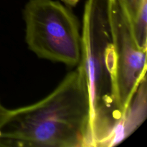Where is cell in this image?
Returning <instances> with one entry per match:
<instances>
[{"label": "cell", "mask_w": 147, "mask_h": 147, "mask_svg": "<svg viewBox=\"0 0 147 147\" xmlns=\"http://www.w3.org/2000/svg\"><path fill=\"white\" fill-rule=\"evenodd\" d=\"M146 78L145 77L134 94L123 119L113 133L109 146L120 144L142 124L146 119Z\"/></svg>", "instance_id": "5b68a950"}, {"label": "cell", "mask_w": 147, "mask_h": 147, "mask_svg": "<svg viewBox=\"0 0 147 147\" xmlns=\"http://www.w3.org/2000/svg\"><path fill=\"white\" fill-rule=\"evenodd\" d=\"M60 1L68 7H73L77 5L80 0H60Z\"/></svg>", "instance_id": "9c48e42d"}, {"label": "cell", "mask_w": 147, "mask_h": 147, "mask_svg": "<svg viewBox=\"0 0 147 147\" xmlns=\"http://www.w3.org/2000/svg\"><path fill=\"white\" fill-rule=\"evenodd\" d=\"M109 0H86L79 65L90 104L88 147H109L121 121L116 99V55L109 20Z\"/></svg>", "instance_id": "7a4b0ae2"}, {"label": "cell", "mask_w": 147, "mask_h": 147, "mask_svg": "<svg viewBox=\"0 0 147 147\" xmlns=\"http://www.w3.org/2000/svg\"><path fill=\"white\" fill-rule=\"evenodd\" d=\"M90 104L78 65L48 96L10 109L0 129V146L88 147Z\"/></svg>", "instance_id": "6da1fadb"}, {"label": "cell", "mask_w": 147, "mask_h": 147, "mask_svg": "<svg viewBox=\"0 0 147 147\" xmlns=\"http://www.w3.org/2000/svg\"><path fill=\"white\" fill-rule=\"evenodd\" d=\"M25 42L41 59L74 67L81 55V25L67 6L56 0H29L23 9Z\"/></svg>", "instance_id": "3957f363"}, {"label": "cell", "mask_w": 147, "mask_h": 147, "mask_svg": "<svg viewBox=\"0 0 147 147\" xmlns=\"http://www.w3.org/2000/svg\"><path fill=\"white\" fill-rule=\"evenodd\" d=\"M121 1L126 7L132 21L137 15L142 4L145 0H121Z\"/></svg>", "instance_id": "52a82bcc"}, {"label": "cell", "mask_w": 147, "mask_h": 147, "mask_svg": "<svg viewBox=\"0 0 147 147\" xmlns=\"http://www.w3.org/2000/svg\"><path fill=\"white\" fill-rule=\"evenodd\" d=\"M10 113V109H7L0 101V129L7 121Z\"/></svg>", "instance_id": "ba28073f"}, {"label": "cell", "mask_w": 147, "mask_h": 147, "mask_svg": "<svg viewBox=\"0 0 147 147\" xmlns=\"http://www.w3.org/2000/svg\"><path fill=\"white\" fill-rule=\"evenodd\" d=\"M131 23L138 43L142 48L147 50V0L144 1Z\"/></svg>", "instance_id": "8992f818"}, {"label": "cell", "mask_w": 147, "mask_h": 147, "mask_svg": "<svg viewBox=\"0 0 147 147\" xmlns=\"http://www.w3.org/2000/svg\"><path fill=\"white\" fill-rule=\"evenodd\" d=\"M109 9L116 55V99L123 119L134 94L146 77V50L138 43L131 17L121 0H109Z\"/></svg>", "instance_id": "277c9868"}]
</instances>
